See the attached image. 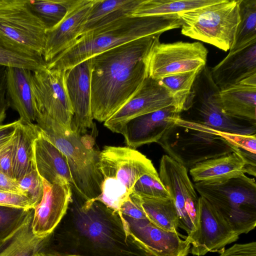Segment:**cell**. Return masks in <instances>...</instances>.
<instances>
[{
    "label": "cell",
    "mask_w": 256,
    "mask_h": 256,
    "mask_svg": "<svg viewBox=\"0 0 256 256\" xmlns=\"http://www.w3.org/2000/svg\"><path fill=\"white\" fill-rule=\"evenodd\" d=\"M212 78L220 90L240 82L256 74V41L229 54L210 68Z\"/></svg>",
    "instance_id": "obj_21"
},
{
    "label": "cell",
    "mask_w": 256,
    "mask_h": 256,
    "mask_svg": "<svg viewBox=\"0 0 256 256\" xmlns=\"http://www.w3.org/2000/svg\"><path fill=\"white\" fill-rule=\"evenodd\" d=\"M220 0H142L131 16L178 14L214 4Z\"/></svg>",
    "instance_id": "obj_29"
},
{
    "label": "cell",
    "mask_w": 256,
    "mask_h": 256,
    "mask_svg": "<svg viewBox=\"0 0 256 256\" xmlns=\"http://www.w3.org/2000/svg\"><path fill=\"white\" fill-rule=\"evenodd\" d=\"M0 65L34 71L45 68L43 57L0 36Z\"/></svg>",
    "instance_id": "obj_30"
},
{
    "label": "cell",
    "mask_w": 256,
    "mask_h": 256,
    "mask_svg": "<svg viewBox=\"0 0 256 256\" xmlns=\"http://www.w3.org/2000/svg\"><path fill=\"white\" fill-rule=\"evenodd\" d=\"M220 90L214 83L210 68L206 66L199 71L192 86L182 119L214 130L238 134H256V124L227 116L222 109Z\"/></svg>",
    "instance_id": "obj_8"
},
{
    "label": "cell",
    "mask_w": 256,
    "mask_h": 256,
    "mask_svg": "<svg viewBox=\"0 0 256 256\" xmlns=\"http://www.w3.org/2000/svg\"><path fill=\"white\" fill-rule=\"evenodd\" d=\"M60 222L62 254L87 256H154L130 232L121 214L98 201L70 209Z\"/></svg>",
    "instance_id": "obj_2"
},
{
    "label": "cell",
    "mask_w": 256,
    "mask_h": 256,
    "mask_svg": "<svg viewBox=\"0 0 256 256\" xmlns=\"http://www.w3.org/2000/svg\"><path fill=\"white\" fill-rule=\"evenodd\" d=\"M76 0H26L31 11L42 22L46 30L56 26L64 18Z\"/></svg>",
    "instance_id": "obj_33"
},
{
    "label": "cell",
    "mask_w": 256,
    "mask_h": 256,
    "mask_svg": "<svg viewBox=\"0 0 256 256\" xmlns=\"http://www.w3.org/2000/svg\"><path fill=\"white\" fill-rule=\"evenodd\" d=\"M246 164L236 152L200 162L189 170L195 182L219 183L246 173Z\"/></svg>",
    "instance_id": "obj_25"
},
{
    "label": "cell",
    "mask_w": 256,
    "mask_h": 256,
    "mask_svg": "<svg viewBox=\"0 0 256 256\" xmlns=\"http://www.w3.org/2000/svg\"><path fill=\"white\" fill-rule=\"evenodd\" d=\"M30 210L0 206V242L19 227Z\"/></svg>",
    "instance_id": "obj_36"
},
{
    "label": "cell",
    "mask_w": 256,
    "mask_h": 256,
    "mask_svg": "<svg viewBox=\"0 0 256 256\" xmlns=\"http://www.w3.org/2000/svg\"><path fill=\"white\" fill-rule=\"evenodd\" d=\"M120 214L134 220L147 218L141 206L140 196L132 192L122 204Z\"/></svg>",
    "instance_id": "obj_38"
},
{
    "label": "cell",
    "mask_w": 256,
    "mask_h": 256,
    "mask_svg": "<svg viewBox=\"0 0 256 256\" xmlns=\"http://www.w3.org/2000/svg\"><path fill=\"white\" fill-rule=\"evenodd\" d=\"M16 181L23 194L30 200L34 209L40 202L44 194L43 179L35 168Z\"/></svg>",
    "instance_id": "obj_37"
},
{
    "label": "cell",
    "mask_w": 256,
    "mask_h": 256,
    "mask_svg": "<svg viewBox=\"0 0 256 256\" xmlns=\"http://www.w3.org/2000/svg\"><path fill=\"white\" fill-rule=\"evenodd\" d=\"M0 191H8L24 194L16 180L10 178L0 172Z\"/></svg>",
    "instance_id": "obj_44"
},
{
    "label": "cell",
    "mask_w": 256,
    "mask_h": 256,
    "mask_svg": "<svg viewBox=\"0 0 256 256\" xmlns=\"http://www.w3.org/2000/svg\"><path fill=\"white\" fill-rule=\"evenodd\" d=\"M34 151L36 168L42 179L50 184L72 186L70 172L65 156L40 130L34 141Z\"/></svg>",
    "instance_id": "obj_22"
},
{
    "label": "cell",
    "mask_w": 256,
    "mask_h": 256,
    "mask_svg": "<svg viewBox=\"0 0 256 256\" xmlns=\"http://www.w3.org/2000/svg\"><path fill=\"white\" fill-rule=\"evenodd\" d=\"M95 0H76L61 22L46 32L43 58L46 63L71 46L80 36Z\"/></svg>",
    "instance_id": "obj_20"
},
{
    "label": "cell",
    "mask_w": 256,
    "mask_h": 256,
    "mask_svg": "<svg viewBox=\"0 0 256 256\" xmlns=\"http://www.w3.org/2000/svg\"><path fill=\"white\" fill-rule=\"evenodd\" d=\"M180 112L174 106L133 118L125 123L119 134L128 147L135 149L157 142L176 122Z\"/></svg>",
    "instance_id": "obj_17"
},
{
    "label": "cell",
    "mask_w": 256,
    "mask_h": 256,
    "mask_svg": "<svg viewBox=\"0 0 256 256\" xmlns=\"http://www.w3.org/2000/svg\"><path fill=\"white\" fill-rule=\"evenodd\" d=\"M208 50L200 42L157 41L146 58L147 76L158 80L180 73L198 72L206 66Z\"/></svg>",
    "instance_id": "obj_10"
},
{
    "label": "cell",
    "mask_w": 256,
    "mask_h": 256,
    "mask_svg": "<svg viewBox=\"0 0 256 256\" xmlns=\"http://www.w3.org/2000/svg\"><path fill=\"white\" fill-rule=\"evenodd\" d=\"M158 143L166 155L188 170L203 161L237 152L219 131L180 116Z\"/></svg>",
    "instance_id": "obj_7"
},
{
    "label": "cell",
    "mask_w": 256,
    "mask_h": 256,
    "mask_svg": "<svg viewBox=\"0 0 256 256\" xmlns=\"http://www.w3.org/2000/svg\"><path fill=\"white\" fill-rule=\"evenodd\" d=\"M182 24L178 14L125 17L79 37L71 46L46 63V66L67 70L103 52L180 28Z\"/></svg>",
    "instance_id": "obj_3"
},
{
    "label": "cell",
    "mask_w": 256,
    "mask_h": 256,
    "mask_svg": "<svg viewBox=\"0 0 256 256\" xmlns=\"http://www.w3.org/2000/svg\"><path fill=\"white\" fill-rule=\"evenodd\" d=\"M32 70L18 67H7L6 94L9 106L16 110L20 119L35 121L36 109L32 95Z\"/></svg>",
    "instance_id": "obj_23"
},
{
    "label": "cell",
    "mask_w": 256,
    "mask_h": 256,
    "mask_svg": "<svg viewBox=\"0 0 256 256\" xmlns=\"http://www.w3.org/2000/svg\"><path fill=\"white\" fill-rule=\"evenodd\" d=\"M159 176L177 210L178 228L188 234L196 228L199 197L188 170L168 155L160 160Z\"/></svg>",
    "instance_id": "obj_13"
},
{
    "label": "cell",
    "mask_w": 256,
    "mask_h": 256,
    "mask_svg": "<svg viewBox=\"0 0 256 256\" xmlns=\"http://www.w3.org/2000/svg\"><path fill=\"white\" fill-rule=\"evenodd\" d=\"M194 188L239 236L256 225V183L245 174L219 183L196 182Z\"/></svg>",
    "instance_id": "obj_6"
},
{
    "label": "cell",
    "mask_w": 256,
    "mask_h": 256,
    "mask_svg": "<svg viewBox=\"0 0 256 256\" xmlns=\"http://www.w3.org/2000/svg\"><path fill=\"white\" fill-rule=\"evenodd\" d=\"M198 72L199 71L180 73L158 80L170 94L174 106L180 113L184 108Z\"/></svg>",
    "instance_id": "obj_34"
},
{
    "label": "cell",
    "mask_w": 256,
    "mask_h": 256,
    "mask_svg": "<svg viewBox=\"0 0 256 256\" xmlns=\"http://www.w3.org/2000/svg\"><path fill=\"white\" fill-rule=\"evenodd\" d=\"M33 212L31 209L19 227L0 242V256H40L44 252L54 232L44 236H36L32 230Z\"/></svg>",
    "instance_id": "obj_24"
},
{
    "label": "cell",
    "mask_w": 256,
    "mask_h": 256,
    "mask_svg": "<svg viewBox=\"0 0 256 256\" xmlns=\"http://www.w3.org/2000/svg\"><path fill=\"white\" fill-rule=\"evenodd\" d=\"M182 236L192 245L190 252L196 256H202L208 252L221 253L226 245L239 238V235L200 196L196 228L187 236Z\"/></svg>",
    "instance_id": "obj_14"
},
{
    "label": "cell",
    "mask_w": 256,
    "mask_h": 256,
    "mask_svg": "<svg viewBox=\"0 0 256 256\" xmlns=\"http://www.w3.org/2000/svg\"><path fill=\"white\" fill-rule=\"evenodd\" d=\"M122 217L130 234L154 256H188L189 254L190 243L182 239L178 232L162 229L148 218L134 220Z\"/></svg>",
    "instance_id": "obj_19"
},
{
    "label": "cell",
    "mask_w": 256,
    "mask_h": 256,
    "mask_svg": "<svg viewBox=\"0 0 256 256\" xmlns=\"http://www.w3.org/2000/svg\"><path fill=\"white\" fill-rule=\"evenodd\" d=\"M6 66L0 65V124L6 117V111L10 107L6 94Z\"/></svg>",
    "instance_id": "obj_42"
},
{
    "label": "cell",
    "mask_w": 256,
    "mask_h": 256,
    "mask_svg": "<svg viewBox=\"0 0 256 256\" xmlns=\"http://www.w3.org/2000/svg\"><path fill=\"white\" fill-rule=\"evenodd\" d=\"M256 41V0H240L239 22L230 52L240 50Z\"/></svg>",
    "instance_id": "obj_32"
},
{
    "label": "cell",
    "mask_w": 256,
    "mask_h": 256,
    "mask_svg": "<svg viewBox=\"0 0 256 256\" xmlns=\"http://www.w3.org/2000/svg\"><path fill=\"white\" fill-rule=\"evenodd\" d=\"M219 256H256V242L234 244L222 251Z\"/></svg>",
    "instance_id": "obj_41"
},
{
    "label": "cell",
    "mask_w": 256,
    "mask_h": 256,
    "mask_svg": "<svg viewBox=\"0 0 256 256\" xmlns=\"http://www.w3.org/2000/svg\"><path fill=\"white\" fill-rule=\"evenodd\" d=\"M40 256H44V252H42Z\"/></svg>",
    "instance_id": "obj_46"
},
{
    "label": "cell",
    "mask_w": 256,
    "mask_h": 256,
    "mask_svg": "<svg viewBox=\"0 0 256 256\" xmlns=\"http://www.w3.org/2000/svg\"><path fill=\"white\" fill-rule=\"evenodd\" d=\"M132 192L140 197L167 199L170 196L162 183L158 174H147L135 182Z\"/></svg>",
    "instance_id": "obj_35"
},
{
    "label": "cell",
    "mask_w": 256,
    "mask_h": 256,
    "mask_svg": "<svg viewBox=\"0 0 256 256\" xmlns=\"http://www.w3.org/2000/svg\"><path fill=\"white\" fill-rule=\"evenodd\" d=\"M66 70L46 66L32 72L31 86L36 111L46 114L68 130L74 111L65 83Z\"/></svg>",
    "instance_id": "obj_12"
},
{
    "label": "cell",
    "mask_w": 256,
    "mask_h": 256,
    "mask_svg": "<svg viewBox=\"0 0 256 256\" xmlns=\"http://www.w3.org/2000/svg\"><path fill=\"white\" fill-rule=\"evenodd\" d=\"M142 0H95L80 36L120 18L131 16Z\"/></svg>",
    "instance_id": "obj_28"
},
{
    "label": "cell",
    "mask_w": 256,
    "mask_h": 256,
    "mask_svg": "<svg viewBox=\"0 0 256 256\" xmlns=\"http://www.w3.org/2000/svg\"><path fill=\"white\" fill-rule=\"evenodd\" d=\"M140 198L142 207L150 222L164 230L178 232V214L170 198Z\"/></svg>",
    "instance_id": "obj_31"
},
{
    "label": "cell",
    "mask_w": 256,
    "mask_h": 256,
    "mask_svg": "<svg viewBox=\"0 0 256 256\" xmlns=\"http://www.w3.org/2000/svg\"><path fill=\"white\" fill-rule=\"evenodd\" d=\"M35 121L42 134L65 156L72 186L84 202H91L100 194L103 180L99 167L100 152L93 148L92 138L66 129L44 112L36 111Z\"/></svg>",
    "instance_id": "obj_4"
},
{
    "label": "cell",
    "mask_w": 256,
    "mask_h": 256,
    "mask_svg": "<svg viewBox=\"0 0 256 256\" xmlns=\"http://www.w3.org/2000/svg\"><path fill=\"white\" fill-rule=\"evenodd\" d=\"M174 106L169 92L158 80L147 76L130 99L104 122V126L118 133L122 126L136 117Z\"/></svg>",
    "instance_id": "obj_15"
},
{
    "label": "cell",
    "mask_w": 256,
    "mask_h": 256,
    "mask_svg": "<svg viewBox=\"0 0 256 256\" xmlns=\"http://www.w3.org/2000/svg\"><path fill=\"white\" fill-rule=\"evenodd\" d=\"M240 1L220 0L214 4L178 14L182 21V34L225 52L230 50L239 22Z\"/></svg>",
    "instance_id": "obj_9"
},
{
    "label": "cell",
    "mask_w": 256,
    "mask_h": 256,
    "mask_svg": "<svg viewBox=\"0 0 256 256\" xmlns=\"http://www.w3.org/2000/svg\"><path fill=\"white\" fill-rule=\"evenodd\" d=\"M99 167L103 180L96 200L115 211L120 210L140 176L158 173L150 159L128 146H105L100 152Z\"/></svg>",
    "instance_id": "obj_5"
},
{
    "label": "cell",
    "mask_w": 256,
    "mask_h": 256,
    "mask_svg": "<svg viewBox=\"0 0 256 256\" xmlns=\"http://www.w3.org/2000/svg\"><path fill=\"white\" fill-rule=\"evenodd\" d=\"M0 206L32 209L30 199L24 194L8 191H0Z\"/></svg>",
    "instance_id": "obj_39"
},
{
    "label": "cell",
    "mask_w": 256,
    "mask_h": 256,
    "mask_svg": "<svg viewBox=\"0 0 256 256\" xmlns=\"http://www.w3.org/2000/svg\"><path fill=\"white\" fill-rule=\"evenodd\" d=\"M220 104L228 116L256 123V86L240 82L220 90Z\"/></svg>",
    "instance_id": "obj_26"
},
{
    "label": "cell",
    "mask_w": 256,
    "mask_h": 256,
    "mask_svg": "<svg viewBox=\"0 0 256 256\" xmlns=\"http://www.w3.org/2000/svg\"><path fill=\"white\" fill-rule=\"evenodd\" d=\"M91 60H86L66 70L65 83L74 111L71 130L85 134L93 127L91 111Z\"/></svg>",
    "instance_id": "obj_16"
},
{
    "label": "cell",
    "mask_w": 256,
    "mask_h": 256,
    "mask_svg": "<svg viewBox=\"0 0 256 256\" xmlns=\"http://www.w3.org/2000/svg\"><path fill=\"white\" fill-rule=\"evenodd\" d=\"M44 256H87L80 255L74 254H62L58 252H44Z\"/></svg>",
    "instance_id": "obj_45"
},
{
    "label": "cell",
    "mask_w": 256,
    "mask_h": 256,
    "mask_svg": "<svg viewBox=\"0 0 256 256\" xmlns=\"http://www.w3.org/2000/svg\"><path fill=\"white\" fill-rule=\"evenodd\" d=\"M14 152L13 137L11 142L0 152V172L13 179Z\"/></svg>",
    "instance_id": "obj_40"
},
{
    "label": "cell",
    "mask_w": 256,
    "mask_h": 256,
    "mask_svg": "<svg viewBox=\"0 0 256 256\" xmlns=\"http://www.w3.org/2000/svg\"><path fill=\"white\" fill-rule=\"evenodd\" d=\"M44 191L40 202L34 208L32 230L38 236L54 232L72 202L71 185L50 184L43 179Z\"/></svg>",
    "instance_id": "obj_18"
},
{
    "label": "cell",
    "mask_w": 256,
    "mask_h": 256,
    "mask_svg": "<svg viewBox=\"0 0 256 256\" xmlns=\"http://www.w3.org/2000/svg\"><path fill=\"white\" fill-rule=\"evenodd\" d=\"M160 34L134 40L90 58L93 119L104 122L132 96L147 77L146 58Z\"/></svg>",
    "instance_id": "obj_1"
},
{
    "label": "cell",
    "mask_w": 256,
    "mask_h": 256,
    "mask_svg": "<svg viewBox=\"0 0 256 256\" xmlns=\"http://www.w3.org/2000/svg\"><path fill=\"white\" fill-rule=\"evenodd\" d=\"M46 28L24 0H0V36L43 57Z\"/></svg>",
    "instance_id": "obj_11"
},
{
    "label": "cell",
    "mask_w": 256,
    "mask_h": 256,
    "mask_svg": "<svg viewBox=\"0 0 256 256\" xmlns=\"http://www.w3.org/2000/svg\"><path fill=\"white\" fill-rule=\"evenodd\" d=\"M18 120H16L10 124H0V152L12 140Z\"/></svg>",
    "instance_id": "obj_43"
},
{
    "label": "cell",
    "mask_w": 256,
    "mask_h": 256,
    "mask_svg": "<svg viewBox=\"0 0 256 256\" xmlns=\"http://www.w3.org/2000/svg\"><path fill=\"white\" fill-rule=\"evenodd\" d=\"M14 136V178L16 180L36 168L34 144L40 130L36 124L20 118Z\"/></svg>",
    "instance_id": "obj_27"
}]
</instances>
